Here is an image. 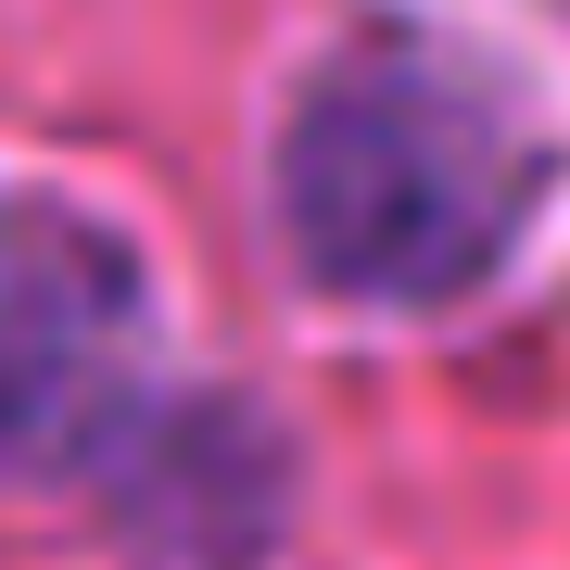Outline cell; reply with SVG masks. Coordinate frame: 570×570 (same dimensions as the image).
Segmentation results:
<instances>
[{
    "instance_id": "cell-1",
    "label": "cell",
    "mask_w": 570,
    "mask_h": 570,
    "mask_svg": "<svg viewBox=\"0 0 570 570\" xmlns=\"http://www.w3.org/2000/svg\"><path fill=\"white\" fill-rule=\"evenodd\" d=\"M546 140L444 39H355L330 51L279 140V216L292 254L355 305H456L508 266Z\"/></svg>"
},
{
    "instance_id": "cell-2",
    "label": "cell",
    "mask_w": 570,
    "mask_h": 570,
    "mask_svg": "<svg viewBox=\"0 0 570 570\" xmlns=\"http://www.w3.org/2000/svg\"><path fill=\"white\" fill-rule=\"evenodd\" d=\"M140 393V266L63 204H0V482L89 469Z\"/></svg>"
}]
</instances>
